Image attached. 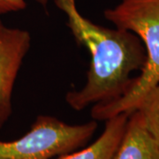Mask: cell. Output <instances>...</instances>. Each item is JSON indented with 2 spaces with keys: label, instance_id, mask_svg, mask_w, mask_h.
I'll return each mask as SVG.
<instances>
[{
  "label": "cell",
  "instance_id": "cell-1",
  "mask_svg": "<svg viewBox=\"0 0 159 159\" xmlns=\"http://www.w3.org/2000/svg\"><path fill=\"white\" fill-rule=\"evenodd\" d=\"M67 17V26L80 45L85 46L91 57L85 85L69 91L66 101L75 111L89 105L106 104L123 97L134 82L131 74L142 70L146 51L142 41L133 32L107 29L83 17L75 0H54Z\"/></svg>",
  "mask_w": 159,
  "mask_h": 159
},
{
  "label": "cell",
  "instance_id": "cell-2",
  "mask_svg": "<svg viewBox=\"0 0 159 159\" xmlns=\"http://www.w3.org/2000/svg\"><path fill=\"white\" fill-rule=\"evenodd\" d=\"M104 17L117 29L135 34L146 51V63L130 89L121 98L91 109L94 120H107L136 111L143 98L159 84V0H121L104 11Z\"/></svg>",
  "mask_w": 159,
  "mask_h": 159
},
{
  "label": "cell",
  "instance_id": "cell-3",
  "mask_svg": "<svg viewBox=\"0 0 159 159\" xmlns=\"http://www.w3.org/2000/svg\"><path fill=\"white\" fill-rule=\"evenodd\" d=\"M97 128L96 120L70 125L40 115L25 135L11 142L0 141V159H55L83 146Z\"/></svg>",
  "mask_w": 159,
  "mask_h": 159
},
{
  "label": "cell",
  "instance_id": "cell-4",
  "mask_svg": "<svg viewBox=\"0 0 159 159\" xmlns=\"http://www.w3.org/2000/svg\"><path fill=\"white\" fill-rule=\"evenodd\" d=\"M31 45L29 31L0 28V128L11 113V95L23 60Z\"/></svg>",
  "mask_w": 159,
  "mask_h": 159
},
{
  "label": "cell",
  "instance_id": "cell-5",
  "mask_svg": "<svg viewBox=\"0 0 159 159\" xmlns=\"http://www.w3.org/2000/svg\"><path fill=\"white\" fill-rule=\"evenodd\" d=\"M112 159H159V145L147 129L142 115H129L125 132Z\"/></svg>",
  "mask_w": 159,
  "mask_h": 159
},
{
  "label": "cell",
  "instance_id": "cell-6",
  "mask_svg": "<svg viewBox=\"0 0 159 159\" xmlns=\"http://www.w3.org/2000/svg\"><path fill=\"white\" fill-rule=\"evenodd\" d=\"M129 115L121 113L105 120L102 134L92 144L55 159H112L123 137Z\"/></svg>",
  "mask_w": 159,
  "mask_h": 159
},
{
  "label": "cell",
  "instance_id": "cell-7",
  "mask_svg": "<svg viewBox=\"0 0 159 159\" xmlns=\"http://www.w3.org/2000/svg\"><path fill=\"white\" fill-rule=\"evenodd\" d=\"M136 111L142 115L147 129L159 145V84L145 96Z\"/></svg>",
  "mask_w": 159,
  "mask_h": 159
},
{
  "label": "cell",
  "instance_id": "cell-8",
  "mask_svg": "<svg viewBox=\"0 0 159 159\" xmlns=\"http://www.w3.org/2000/svg\"><path fill=\"white\" fill-rule=\"evenodd\" d=\"M25 0H0V15L25 9Z\"/></svg>",
  "mask_w": 159,
  "mask_h": 159
},
{
  "label": "cell",
  "instance_id": "cell-9",
  "mask_svg": "<svg viewBox=\"0 0 159 159\" xmlns=\"http://www.w3.org/2000/svg\"><path fill=\"white\" fill-rule=\"evenodd\" d=\"M2 26H3V24H2V22H1V20H0V28H1Z\"/></svg>",
  "mask_w": 159,
  "mask_h": 159
}]
</instances>
